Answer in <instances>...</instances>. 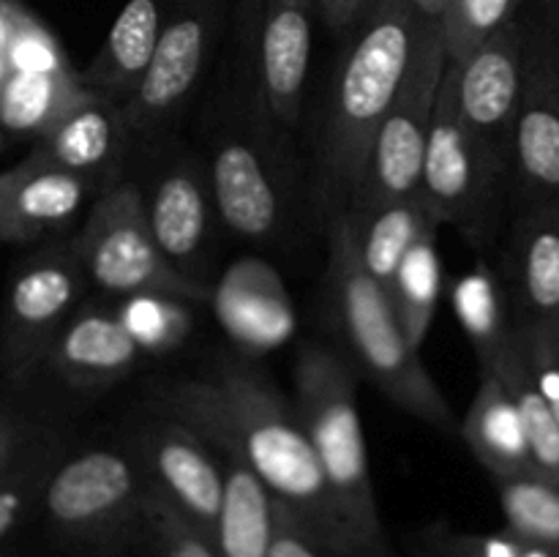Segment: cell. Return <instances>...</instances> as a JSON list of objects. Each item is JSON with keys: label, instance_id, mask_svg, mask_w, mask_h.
I'll use <instances>...</instances> for the list:
<instances>
[{"label": "cell", "instance_id": "cell-17", "mask_svg": "<svg viewBox=\"0 0 559 557\" xmlns=\"http://www.w3.org/2000/svg\"><path fill=\"white\" fill-rule=\"evenodd\" d=\"M142 349L112 306L82 304L49 347L44 364L74 391H102L136 369Z\"/></svg>", "mask_w": 559, "mask_h": 557}, {"label": "cell", "instance_id": "cell-19", "mask_svg": "<svg viewBox=\"0 0 559 557\" xmlns=\"http://www.w3.org/2000/svg\"><path fill=\"white\" fill-rule=\"evenodd\" d=\"M107 189L96 178L52 167L27 153L14 167V183L9 194L11 244H27L41 235L58 233L76 218L93 194Z\"/></svg>", "mask_w": 559, "mask_h": 557}, {"label": "cell", "instance_id": "cell-18", "mask_svg": "<svg viewBox=\"0 0 559 557\" xmlns=\"http://www.w3.org/2000/svg\"><path fill=\"white\" fill-rule=\"evenodd\" d=\"M131 137L123 104L87 91L82 104L71 109L47 137L36 142L33 156L52 167L87 175L98 183H115L112 175L129 153Z\"/></svg>", "mask_w": 559, "mask_h": 557}, {"label": "cell", "instance_id": "cell-23", "mask_svg": "<svg viewBox=\"0 0 559 557\" xmlns=\"http://www.w3.org/2000/svg\"><path fill=\"white\" fill-rule=\"evenodd\" d=\"M513 284L524 320H555L559 309V205L524 208L513 227Z\"/></svg>", "mask_w": 559, "mask_h": 557}, {"label": "cell", "instance_id": "cell-7", "mask_svg": "<svg viewBox=\"0 0 559 557\" xmlns=\"http://www.w3.org/2000/svg\"><path fill=\"white\" fill-rule=\"evenodd\" d=\"M145 475L131 453L85 448L60 457L41 491L47 522L80 544H112L142 533Z\"/></svg>", "mask_w": 559, "mask_h": 557}, {"label": "cell", "instance_id": "cell-6", "mask_svg": "<svg viewBox=\"0 0 559 557\" xmlns=\"http://www.w3.org/2000/svg\"><path fill=\"white\" fill-rule=\"evenodd\" d=\"M87 284L109 295L158 293L205 300L207 287L175 271L158 251L136 180H115L93 202L82 233L71 240Z\"/></svg>", "mask_w": 559, "mask_h": 557}, {"label": "cell", "instance_id": "cell-4", "mask_svg": "<svg viewBox=\"0 0 559 557\" xmlns=\"http://www.w3.org/2000/svg\"><path fill=\"white\" fill-rule=\"evenodd\" d=\"M293 407L314 448L342 522L366 555L388 557L385 530L371 486L355 369L336 349L306 342L295 360Z\"/></svg>", "mask_w": 559, "mask_h": 557}, {"label": "cell", "instance_id": "cell-24", "mask_svg": "<svg viewBox=\"0 0 559 557\" xmlns=\"http://www.w3.org/2000/svg\"><path fill=\"white\" fill-rule=\"evenodd\" d=\"M87 87L71 69L3 71L0 74V131L11 137H47L71 109L82 104Z\"/></svg>", "mask_w": 559, "mask_h": 557}, {"label": "cell", "instance_id": "cell-37", "mask_svg": "<svg viewBox=\"0 0 559 557\" xmlns=\"http://www.w3.org/2000/svg\"><path fill=\"white\" fill-rule=\"evenodd\" d=\"M44 431L47 429L31 424V420L22 418L14 410L0 407V473H3L14 459H20Z\"/></svg>", "mask_w": 559, "mask_h": 557}, {"label": "cell", "instance_id": "cell-27", "mask_svg": "<svg viewBox=\"0 0 559 557\" xmlns=\"http://www.w3.org/2000/svg\"><path fill=\"white\" fill-rule=\"evenodd\" d=\"M437 227L440 224H429L418 235V240L409 246L404 260L399 262L391 287H388V298H391L393 311H396L399 325L407 333L409 344L415 349H420V344L429 336V328L435 322V311L442 293Z\"/></svg>", "mask_w": 559, "mask_h": 557}, {"label": "cell", "instance_id": "cell-25", "mask_svg": "<svg viewBox=\"0 0 559 557\" xmlns=\"http://www.w3.org/2000/svg\"><path fill=\"white\" fill-rule=\"evenodd\" d=\"M364 271L388 293L399 262L429 224H437L420 197L382 202L364 213H349Z\"/></svg>", "mask_w": 559, "mask_h": 557}, {"label": "cell", "instance_id": "cell-30", "mask_svg": "<svg viewBox=\"0 0 559 557\" xmlns=\"http://www.w3.org/2000/svg\"><path fill=\"white\" fill-rule=\"evenodd\" d=\"M60 459V442L44 431L20 459L0 473V541L14 533L36 502H41L44 484Z\"/></svg>", "mask_w": 559, "mask_h": 557}, {"label": "cell", "instance_id": "cell-15", "mask_svg": "<svg viewBox=\"0 0 559 557\" xmlns=\"http://www.w3.org/2000/svg\"><path fill=\"white\" fill-rule=\"evenodd\" d=\"M317 0H265L257 20V82L267 118L282 129L298 123L311 60Z\"/></svg>", "mask_w": 559, "mask_h": 557}, {"label": "cell", "instance_id": "cell-3", "mask_svg": "<svg viewBox=\"0 0 559 557\" xmlns=\"http://www.w3.org/2000/svg\"><path fill=\"white\" fill-rule=\"evenodd\" d=\"M325 278L333 325L358 369L404 413L453 435L459 426L445 393L399 325L388 293L360 265L349 213L328 218Z\"/></svg>", "mask_w": 559, "mask_h": 557}, {"label": "cell", "instance_id": "cell-35", "mask_svg": "<svg viewBox=\"0 0 559 557\" xmlns=\"http://www.w3.org/2000/svg\"><path fill=\"white\" fill-rule=\"evenodd\" d=\"M513 333L535 386L559 420V339L555 325L551 320H524L513 325Z\"/></svg>", "mask_w": 559, "mask_h": 557}, {"label": "cell", "instance_id": "cell-32", "mask_svg": "<svg viewBox=\"0 0 559 557\" xmlns=\"http://www.w3.org/2000/svg\"><path fill=\"white\" fill-rule=\"evenodd\" d=\"M522 0H448L440 14L442 42L451 63H462L491 33L516 20Z\"/></svg>", "mask_w": 559, "mask_h": 557}, {"label": "cell", "instance_id": "cell-16", "mask_svg": "<svg viewBox=\"0 0 559 557\" xmlns=\"http://www.w3.org/2000/svg\"><path fill=\"white\" fill-rule=\"evenodd\" d=\"M216 216L246 240H271L282 229L284 202L265 156L243 137L218 140L207 167Z\"/></svg>", "mask_w": 559, "mask_h": 557}, {"label": "cell", "instance_id": "cell-20", "mask_svg": "<svg viewBox=\"0 0 559 557\" xmlns=\"http://www.w3.org/2000/svg\"><path fill=\"white\" fill-rule=\"evenodd\" d=\"M162 22V0H129L91 63L76 71L82 87L118 104H129L156 52Z\"/></svg>", "mask_w": 559, "mask_h": 557}, {"label": "cell", "instance_id": "cell-22", "mask_svg": "<svg viewBox=\"0 0 559 557\" xmlns=\"http://www.w3.org/2000/svg\"><path fill=\"white\" fill-rule=\"evenodd\" d=\"M222 453L224 495L211 541L222 557H271L276 502L235 453Z\"/></svg>", "mask_w": 559, "mask_h": 557}, {"label": "cell", "instance_id": "cell-11", "mask_svg": "<svg viewBox=\"0 0 559 557\" xmlns=\"http://www.w3.org/2000/svg\"><path fill=\"white\" fill-rule=\"evenodd\" d=\"M511 178L524 208L559 205V36L551 27H527Z\"/></svg>", "mask_w": 559, "mask_h": 557}, {"label": "cell", "instance_id": "cell-39", "mask_svg": "<svg viewBox=\"0 0 559 557\" xmlns=\"http://www.w3.org/2000/svg\"><path fill=\"white\" fill-rule=\"evenodd\" d=\"M11 183H14V167L0 173V240H9V244H11V229H9Z\"/></svg>", "mask_w": 559, "mask_h": 557}, {"label": "cell", "instance_id": "cell-41", "mask_svg": "<svg viewBox=\"0 0 559 557\" xmlns=\"http://www.w3.org/2000/svg\"><path fill=\"white\" fill-rule=\"evenodd\" d=\"M551 325H555V331H557V339H559V309H557L555 320H551Z\"/></svg>", "mask_w": 559, "mask_h": 557}, {"label": "cell", "instance_id": "cell-9", "mask_svg": "<svg viewBox=\"0 0 559 557\" xmlns=\"http://www.w3.org/2000/svg\"><path fill=\"white\" fill-rule=\"evenodd\" d=\"M87 278L74 246L55 244L14 271L0 315V371L20 382L44 364L49 347L82 306Z\"/></svg>", "mask_w": 559, "mask_h": 557}, {"label": "cell", "instance_id": "cell-40", "mask_svg": "<svg viewBox=\"0 0 559 557\" xmlns=\"http://www.w3.org/2000/svg\"><path fill=\"white\" fill-rule=\"evenodd\" d=\"M445 3L448 0H415V5H418V11L424 16H440Z\"/></svg>", "mask_w": 559, "mask_h": 557}, {"label": "cell", "instance_id": "cell-33", "mask_svg": "<svg viewBox=\"0 0 559 557\" xmlns=\"http://www.w3.org/2000/svg\"><path fill=\"white\" fill-rule=\"evenodd\" d=\"M142 535L151 541L156 557H222L211 535L202 533L147 481L142 500Z\"/></svg>", "mask_w": 559, "mask_h": 557}, {"label": "cell", "instance_id": "cell-21", "mask_svg": "<svg viewBox=\"0 0 559 557\" xmlns=\"http://www.w3.org/2000/svg\"><path fill=\"white\" fill-rule=\"evenodd\" d=\"M459 435L491 478L533 475L527 435L511 393L491 371H480V386L459 424Z\"/></svg>", "mask_w": 559, "mask_h": 557}, {"label": "cell", "instance_id": "cell-13", "mask_svg": "<svg viewBox=\"0 0 559 557\" xmlns=\"http://www.w3.org/2000/svg\"><path fill=\"white\" fill-rule=\"evenodd\" d=\"M131 457L153 489L162 491L202 533H213L222 508L224 470L222 459L194 429L158 415L136 429Z\"/></svg>", "mask_w": 559, "mask_h": 557}, {"label": "cell", "instance_id": "cell-31", "mask_svg": "<svg viewBox=\"0 0 559 557\" xmlns=\"http://www.w3.org/2000/svg\"><path fill=\"white\" fill-rule=\"evenodd\" d=\"M123 300L126 304L115 311L142 353L158 355L178 349L191 333L189 300L158 293L126 295Z\"/></svg>", "mask_w": 559, "mask_h": 557}, {"label": "cell", "instance_id": "cell-29", "mask_svg": "<svg viewBox=\"0 0 559 557\" xmlns=\"http://www.w3.org/2000/svg\"><path fill=\"white\" fill-rule=\"evenodd\" d=\"M506 530L530 544L559 549V486L538 475L495 478Z\"/></svg>", "mask_w": 559, "mask_h": 557}, {"label": "cell", "instance_id": "cell-8", "mask_svg": "<svg viewBox=\"0 0 559 557\" xmlns=\"http://www.w3.org/2000/svg\"><path fill=\"white\" fill-rule=\"evenodd\" d=\"M506 180L508 175L464 129L453 91V66L448 60L437 91L418 197L437 224H453L469 240L484 244Z\"/></svg>", "mask_w": 559, "mask_h": 557}, {"label": "cell", "instance_id": "cell-1", "mask_svg": "<svg viewBox=\"0 0 559 557\" xmlns=\"http://www.w3.org/2000/svg\"><path fill=\"white\" fill-rule=\"evenodd\" d=\"M162 415L194 429L216 451L235 453L267 495L311 538L347 557H369L333 506L317 453L293 402L251 366L227 364L207 380H180L158 391Z\"/></svg>", "mask_w": 559, "mask_h": 557}, {"label": "cell", "instance_id": "cell-36", "mask_svg": "<svg viewBox=\"0 0 559 557\" xmlns=\"http://www.w3.org/2000/svg\"><path fill=\"white\" fill-rule=\"evenodd\" d=\"M271 557H347L328 549L320 541L311 538L287 511L276 506V533H273Z\"/></svg>", "mask_w": 559, "mask_h": 557}, {"label": "cell", "instance_id": "cell-26", "mask_svg": "<svg viewBox=\"0 0 559 557\" xmlns=\"http://www.w3.org/2000/svg\"><path fill=\"white\" fill-rule=\"evenodd\" d=\"M480 371H491L506 386V391L511 393L519 418L524 424V435H527L533 475L559 486V420L551 413L544 393L535 386L533 375H530L527 360H524L522 347L516 342V333L511 331L500 355Z\"/></svg>", "mask_w": 559, "mask_h": 557}, {"label": "cell", "instance_id": "cell-28", "mask_svg": "<svg viewBox=\"0 0 559 557\" xmlns=\"http://www.w3.org/2000/svg\"><path fill=\"white\" fill-rule=\"evenodd\" d=\"M453 309L478 353L480 369H486L500 355L513 331V325H508L506 300L495 273L486 265L464 273L453 287Z\"/></svg>", "mask_w": 559, "mask_h": 557}, {"label": "cell", "instance_id": "cell-34", "mask_svg": "<svg viewBox=\"0 0 559 557\" xmlns=\"http://www.w3.org/2000/svg\"><path fill=\"white\" fill-rule=\"evenodd\" d=\"M3 20L5 71H58L69 69L63 49L20 5L0 0Z\"/></svg>", "mask_w": 559, "mask_h": 557}, {"label": "cell", "instance_id": "cell-2", "mask_svg": "<svg viewBox=\"0 0 559 557\" xmlns=\"http://www.w3.org/2000/svg\"><path fill=\"white\" fill-rule=\"evenodd\" d=\"M415 0H369L355 20L317 145V202L328 218L347 213L371 145L413 58Z\"/></svg>", "mask_w": 559, "mask_h": 557}, {"label": "cell", "instance_id": "cell-5", "mask_svg": "<svg viewBox=\"0 0 559 557\" xmlns=\"http://www.w3.org/2000/svg\"><path fill=\"white\" fill-rule=\"evenodd\" d=\"M445 63L448 52L442 42L440 16L420 14L413 58L393 96L391 109L377 131L364 180L347 213H364L382 202L418 197L426 142H429Z\"/></svg>", "mask_w": 559, "mask_h": 557}, {"label": "cell", "instance_id": "cell-38", "mask_svg": "<svg viewBox=\"0 0 559 557\" xmlns=\"http://www.w3.org/2000/svg\"><path fill=\"white\" fill-rule=\"evenodd\" d=\"M366 3L369 0H317V11L333 33H344L355 25Z\"/></svg>", "mask_w": 559, "mask_h": 557}, {"label": "cell", "instance_id": "cell-10", "mask_svg": "<svg viewBox=\"0 0 559 557\" xmlns=\"http://www.w3.org/2000/svg\"><path fill=\"white\" fill-rule=\"evenodd\" d=\"M164 22L156 52L129 104L126 123L134 140L158 134L197 91L222 36L229 0H162Z\"/></svg>", "mask_w": 559, "mask_h": 557}, {"label": "cell", "instance_id": "cell-12", "mask_svg": "<svg viewBox=\"0 0 559 557\" xmlns=\"http://www.w3.org/2000/svg\"><path fill=\"white\" fill-rule=\"evenodd\" d=\"M527 27L508 22L453 66V91L464 129L511 178V137L524 82Z\"/></svg>", "mask_w": 559, "mask_h": 557}, {"label": "cell", "instance_id": "cell-14", "mask_svg": "<svg viewBox=\"0 0 559 557\" xmlns=\"http://www.w3.org/2000/svg\"><path fill=\"white\" fill-rule=\"evenodd\" d=\"M140 191L158 251L175 271L202 284L200 271L216 218L207 169L197 158L180 153L158 169L147 189L140 186Z\"/></svg>", "mask_w": 559, "mask_h": 557}]
</instances>
